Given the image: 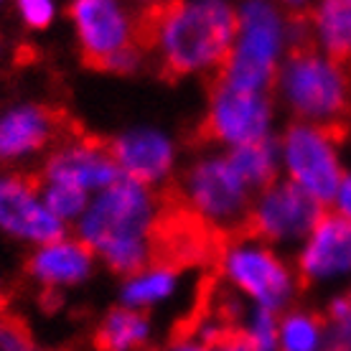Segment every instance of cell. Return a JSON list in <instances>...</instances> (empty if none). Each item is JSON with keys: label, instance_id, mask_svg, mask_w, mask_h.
Returning <instances> with one entry per match:
<instances>
[{"label": "cell", "instance_id": "1", "mask_svg": "<svg viewBox=\"0 0 351 351\" xmlns=\"http://www.w3.org/2000/svg\"><path fill=\"white\" fill-rule=\"evenodd\" d=\"M237 38V13L227 3H153L135 13V44L160 53L163 77L224 66Z\"/></svg>", "mask_w": 351, "mask_h": 351}, {"label": "cell", "instance_id": "2", "mask_svg": "<svg viewBox=\"0 0 351 351\" xmlns=\"http://www.w3.org/2000/svg\"><path fill=\"white\" fill-rule=\"evenodd\" d=\"M158 209L160 196L148 186L120 178L87 206L80 237L114 272L138 275L150 270V232Z\"/></svg>", "mask_w": 351, "mask_h": 351}, {"label": "cell", "instance_id": "3", "mask_svg": "<svg viewBox=\"0 0 351 351\" xmlns=\"http://www.w3.org/2000/svg\"><path fill=\"white\" fill-rule=\"evenodd\" d=\"M278 87L288 107L303 123L331 130L336 138L349 132V74L326 53L316 51L313 41L290 46L280 71Z\"/></svg>", "mask_w": 351, "mask_h": 351}, {"label": "cell", "instance_id": "4", "mask_svg": "<svg viewBox=\"0 0 351 351\" xmlns=\"http://www.w3.org/2000/svg\"><path fill=\"white\" fill-rule=\"evenodd\" d=\"M290 44L288 16L270 3H245L237 13V38L217 74L245 92H263L278 80L280 56Z\"/></svg>", "mask_w": 351, "mask_h": 351}, {"label": "cell", "instance_id": "5", "mask_svg": "<svg viewBox=\"0 0 351 351\" xmlns=\"http://www.w3.org/2000/svg\"><path fill=\"white\" fill-rule=\"evenodd\" d=\"M176 193L206 224L237 237L250 214V189L227 158H204L189 168Z\"/></svg>", "mask_w": 351, "mask_h": 351}, {"label": "cell", "instance_id": "6", "mask_svg": "<svg viewBox=\"0 0 351 351\" xmlns=\"http://www.w3.org/2000/svg\"><path fill=\"white\" fill-rule=\"evenodd\" d=\"M272 105L263 92H245L221 82L209 80V110L196 128L199 143H229L232 148L270 138Z\"/></svg>", "mask_w": 351, "mask_h": 351}, {"label": "cell", "instance_id": "7", "mask_svg": "<svg viewBox=\"0 0 351 351\" xmlns=\"http://www.w3.org/2000/svg\"><path fill=\"white\" fill-rule=\"evenodd\" d=\"M339 143L341 138L331 130L308 123H293L282 135L280 150L290 181L321 204L336 199L343 184Z\"/></svg>", "mask_w": 351, "mask_h": 351}, {"label": "cell", "instance_id": "8", "mask_svg": "<svg viewBox=\"0 0 351 351\" xmlns=\"http://www.w3.org/2000/svg\"><path fill=\"white\" fill-rule=\"evenodd\" d=\"M324 204L293 184H272L250 206L247 219L237 232V239H267V242H295L308 237L324 219Z\"/></svg>", "mask_w": 351, "mask_h": 351}, {"label": "cell", "instance_id": "9", "mask_svg": "<svg viewBox=\"0 0 351 351\" xmlns=\"http://www.w3.org/2000/svg\"><path fill=\"white\" fill-rule=\"evenodd\" d=\"M219 272L234 282L245 295L265 311H282L293 298V275L267 247L255 245L252 239H237L224 250Z\"/></svg>", "mask_w": 351, "mask_h": 351}, {"label": "cell", "instance_id": "10", "mask_svg": "<svg viewBox=\"0 0 351 351\" xmlns=\"http://www.w3.org/2000/svg\"><path fill=\"white\" fill-rule=\"evenodd\" d=\"M123 178L110 153V141L89 132H74L51 153L41 168L38 181L66 184L82 191H105Z\"/></svg>", "mask_w": 351, "mask_h": 351}, {"label": "cell", "instance_id": "11", "mask_svg": "<svg viewBox=\"0 0 351 351\" xmlns=\"http://www.w3.org/2000/svg\"><path fill=\"white\" fill-rule=\"evenodd\" d=\"M69 16L77 26L82 56L89 69L105 66L114 53L135 44V16L110 0H80L71 3ZM141 49V46H138Z\"/></svg>", "mask_w": 351, "mask_h": 351}, {"label": "cell", "instance_id": "12", "mask_svg": "<svg viewBox=\"0 0 351 351\" xmlns=\"http://www.w3.org/2000/svg\"><path fill=\"white\" fill-rule=\"evenodd\" d=\"M82 128L53 105H16L0 114V163L69 141Z\"/></svg>", "mask_w": 351, "mask_h": 351}, {"label": "cell", "instance_id": "13", "mask_svg": "<svg viewBox=\"0 0 351 351\" xmlns=\"http://www.w3.org/2000/svg\"><path fill=\"white\" fill-rule=\"evenodd\" d=\"M0 229L38 245L64 239V224L38 199V178L26 173L0 176Z\"/></svg>", "mask_w": 351, "mask_h": 351}, {"label": "cell", "instance_id": "14", "mask_svg": "<svg viewBox=\"0 0 351 351\" xmlns=\"http://www.w3.org/2000/svg\"><path fill=\"white\" fill-rule=\"evenodd\" d=\"M300 278L306 282L331 280L351 272V221L324 214L298 257Z\"/></svg>", "mask_w": 351, "mask_h": 351}, {"label": "cell", "instance_id": "15", "mask_svg": "<svg viewBox=\"0 0 351 351\" xmlns=\"http://www.w3.org/2000/svg\"><path fill=\"white\" fill-rule=\"evenodd\" d=\"M110 153L123 178L148 186L168 178L173 168V145L158 130H132L110 141Z\"/></svg>", "mask_w": 351, "mask_h": 351}, {"label": "cell", "instance_id": "16", "mask_svg": "<svg viewBox=\"0 0 351 351\" xmlns=\"http://www.w3.org/2000/svg\"><path fill=\"white\" fill-rule=\"evenodd\" d=\"M95 252L84 242L59 239L51 245H41L34 255L28 257L26 270L31 278L44 282L49 288L62 285H77L92 272Z\"/></svg>", "mask_w": 351, "mask_h": 351}, {"label": "cell", "instance_id": "17", "mask_svg": "<svg viewBox=\"0 0 351 351\" xmlns=\"http://www.w3.org/2000/svg\"><path fill=\"white\" fill-rule=\"evenodd\" d=\"M313 44L326 51L336 64L351 62V0H326L308 13Z\"/></svg>", "mask_w": 351, "mask_h": 351}, {"label": "cell", "instance_id": "18", "mask_svg": "<svg viewBox=\"0 0 351 351\" xmlns=\"http://www.w3.org/2000/svg\"><path fill=\"white\" fill-rule=\"evenodd\" d=\"M150 326L135 308H112L95 331L97 351H145Z\"/></svg>", "mask_w": 351, "mask_h": 351}, {"label": "cell", "instance_id": "19", "mask_svg": "<svg viewBox=\"0 0 351 351\" xmlns=\"http://www.w3.org/2000/svg\"><path fill=\"white\" fill-rule=\"evenodd\" d=\"M278 150H280L278 141L265 138V141L250 143V145L232 148L224 158L229 160V166L234 168V173L245 181L250 191L252 189L267 191L278 176Z\"/></svg>", "mask_w": 351, "mask_h": 351}, {"label": "cell", "instance_id": "20", "mask_svg": "<svg viewBox=\"0 0 351 351\" xmlns=\"http://www.w3.org/2000/svg\"><path fill=\"white\" fill-rule=\"evenodd\" d=\"M176 288V272L171 270H143L132 275L123 288V303L125 308H143L150 303L168 298Z\"/></svg>", "mask_w": 351, "mask_h": 351}, {"label": "cell", "instance_id": "21", "mask_svg": "<svg viewBox=\"0 0 351 351\" xmlns=\"http://www.w3.org/2000/svg\"><path fill=\"white\" fill-rule=\"evenodd\" d=\"M324 343V318L313 313H288L280 324V349L278 351H318Z\"/></svg>", "mask_w": 351, "mask_h": 351}, {"label": "cell", "instance_id": "22", "mask_svg": "<svg viewBox=\"0 0 351 351\" xmlns=\"http://www.w3.org/2000/svg\"><path fill=\"white\" fill-rule=\"evenodd\" d=\"M38 178V176H36ZM38 193L44 196L41 202L53 217L59 221L64 219H74V217H84L89 202H87V191L82 189H74V186L66 184H44L38 181Z\"/></svg>", "mask_w": 351, "mask_h": 351}, {"label": "cell", "instance_id": "23", "mask_svg": "<svg viewBox=\"0 0 351 351\" xmlns=\"http://www.w3.org/2000/svg\"><path fill=\"white\" fill-rule=\"evenodd\" d=\"M328 321H331L328 351H351V293L339 295L328 306Z\"/></svg>", "mask_w": 351, "mask_h": 351}, {"label": "cell", "instance_id": "24", "mask_svg": "<svg viewBox=\"0 0 351 351\" xmlns=\"http://www.w3.org/2000/svg\"><path fill=\"white\" fill-rule=\"evenodd\" d=\"M0 351H38L31 328L21 316H0Z\"/></svg>", "mask_w": 351, "mask_h": 351}, {"label": "cell", "instance_id": "25", "mask_svg": "<svg viewBox=\"0 0 351 351\" xmlns=\"http://www.w3.org/2000/svg\"><path fill=\"white\" fill-rule=\"evenodd\" d=\"M18 10H21V18L26 21V26L41 31L53 21V5L49 0H23L18 3Z\"/></svg>", "mask_w": 351, "mask_h": 351}, {"label": "cell", "instance_id": "26", "mask_svg": "<svg viewBox=\"0 0 351 351\" xmlns=\"http://www.w3.org/2000/svg\"><path fill=\"white\" fill-rule=\"evenodd\" d=\"M166 351H247V346L245 336L239 331L237 339L232 343H224V346H211V343H204L199 339H173Z\"/></svg>", "mask_w": 351, "mask_h": 351}, {"label": "cell", "instance_id": "27", "mask_svg": "<svg viewBox=\"0 0 351 351\" xmlns=\"http://www.w3.org/2000/svg\"><path fill=\"white\" fill-rule=\"evenodd\" d=\"M336 202H339V211L346 221H351V173L343 178L341 189L336 193Z\"/></svg>", "mask_w": 351, "mask_h": 351}, {"label": "cell", "instance_id": "28", "mask_svg": "<svg viewBox=\"0 0 351 351\" xmlns=\"http://www.w3.org/2000/svg\"><path fill=\"white\" fill-rule=\"evenodd\" d=\"M5 306H8V293H5L3 285H0V316L5 313Z\"/></svg>", "mask_w": 351, "mask_h": 351}, {"label": "cell", "instance_id": "29", "mask_svg": "<svg viewBox=\"0 0 351 351\" xmlns=\"http://www.w3.org/2000/svg\"><path fill=\"white\" fill-rule=\"evenodd\" d=\"M0 56H3V41H0Z\"/></svg>", "mask_w": 351, "mask_h": 351}]
</instances>
